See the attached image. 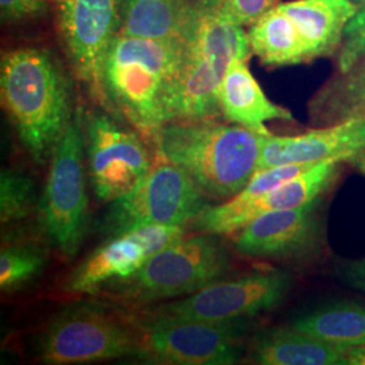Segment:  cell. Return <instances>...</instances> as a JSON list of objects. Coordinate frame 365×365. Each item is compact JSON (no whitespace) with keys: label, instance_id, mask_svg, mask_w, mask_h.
Returning <instances> with one entry per match:
<instances>
[{"label":"cell","instance_id":"1","mask_svg":"<svg viewBox=\"0 0 365 365\" xmlns=\"http://www.w3.org/2000/svg\"><path fill=\"white\" fill-rule=\"evenodd\" d=\"M1 105L29 155L46 163L73 120L72 90L52 53L25 46L4 53L0 63Z\"/></svg>","mask_w":365,"mask_h":365},{"label":"cell","instance_id":"2","mask_svg":"<svg viewBox=\"0 0 365 365\" xmlns=\"http://www.w3.org/2000/svg\"><path fill=\"white\" fill-rule=\"evenodd\" d=\"M252 56L245 27L225 18L218 0H202L182 36L180 58L164 103L165 123L220 115L218 93L227 69L235 60Z\"/></svg>","mask_w":365,"mask_h":365},{"label":"cell","instance_id":"3","mask_svg":"<svg viewBox=\"0 0 365 365\" xmlns=\"http://www.w3.org/2000/svg\"><path fill=\"white\" fill-rule=\"evenodd\" d=\"M262 135L230 122L173 120L157 143L161 158L185 170L207 197L226 202L255 176Z\"/></svg>","mask_w":365,"mask_h":365},{"label":"cell","instance_id":"4","mask_svg":"<svg viewBox=\"0 0 365 365\" xmlns=\"http://www.w3.org/2000/svg\"><path fill=\"white\" fill-rule=\"evenodd\" d=\"M182 45V38H141L118 33L106 51L98 93L143 134L157 138L165 125V96Z\"/></svg>","mask_w":365,"mask_h":365},{"label":"cell","instance_id":"5","mask_svg":"<svg viewBox=\"0 0 365 365\" xmlns=\"http://www.w3.org/2000/svg\"><path fill=\"white\" fill-rule=\"evenodd\" d=\"M232 257L215 235L182 238L161 249L122 286V295L137 302L182 298L221 280Z\"/></svg>","mask_w":365,"mask_h":365},{"label":"cell","instance_id":"6","mask_svg":"<svg viewBox=\"0 0 365 365\" xmlns=\"http://www.w3.org/2000/svg\"><path fill=\"white\" fill-rule=\"evenodd\" d=\"M206 197L185 170L163 158L133 190L108 203L102 232L111 238L146 225L184 226L209 207Z\"/></svg>","mask_w":365,"mask_h":365},{"label":"cell","instance_id":"7","mask_svg":"<svg viewBox=\"0 0 365 365\" xmlns=\"http://www.w3.org/2000/svg\"><path fill=\"white\" fill-rule=\"evenodd\" d=\"M84 149L86 134L80 118L75 117L51 157L49 176L37 207L39 225L66 257L78 253L88 223Z\"/></svg>","mask_w":365,"mask_h":365},{"label":"cell","instance_id":"8","mask_svg":"<svg viewBox=\"0 0 365 365\" xmlns=\"http://www.w3.org/2000/svg\"><path fill=\"white\" fill-rule=\"evenodd\" d=\"M143 344L130 329L95 306H73L57 315L38 339L39 360L45 364H88L141 357Z\"/></svg>","mask_w":365,"mask_h":365},{"label":"cell","instance_id":"9","mask_svg":"<svg viewBox=\"0 0 365 365\" xmlns=\"http://www.w3.org/2000/svg\"><path fill=\"white\" fill-rule=\"evenodd\" d=\"M141 330V357L165 364L232 365L241 359L247 324L150 315Z\"/></svg>","mask_w":365,"mask_h":365},{"label":"cell","instance_id":"10","mask_svg":"<svg viewBox=\"0 0 365 365\" xmlns=\"http://www.w3.org/2000/svg\"><path fill=\"white\" fill-rule=\"evenodd\" d=\"M291 274L274 269L218 280L179 299L161 303L152 315L196 321H235L279 307L292 288Z\"/></svg>","mask_w":365,"mask_h":365},{"label":"cell","instance_id":"11","mask_svg":"<svg viewBox=\"0 0 365 365\" xmlns=\"http://www.w3.org/2000/svg\"><path fill=\"white\" fill-rule=\"evenodd\" d=\"M86 155L93 194L103 203L129 192L153 167L138 134L102 113L87 118Z\"/></svg>","mask_w":365,"mask_h":365},{"label":"cell","instance_id":"12","mask_svg":"<svg viewBox=\"0 0 365 365\" xmlns=\"http://www.w3.org/2000/svg\"><path fill=\"white\" fill-rule=\"evenodd\" d=\"M324 195L294 209L265 212L237 232L235 249L248 257L306 261L327 245L322 215Z\"/></svg>","mask_w":365,"mask_h":365},{"label":"cell","instance_id":"13","mask_svg":"<svg viewBox=\"0 0 365 365\" xmlns=\"http://www.w3.org/2000/svg\"><path fill=\"white\" fill-rule=\"evenodd\" d=\"M344 163L346 161L339 158L325 160L255 199H229L218 206H209L194 221V227L207 235H232L265 212L294 209L312 202L334 184Z\"/></svg>","mask_w":365,"mask_h":365},{"label":"cell","instance_id":"14","mask_svg":"<svg viewBox=\"0 0 365 365\" xmlns=\"http://www.w3.org/2000/svg\"><path fill=\"white\" fill-rule=\"evenodd\" d=\"M184 235V226L146 225L111 237L72 272L66 280V289L91 294L103 284L126 280L157 252L180 241Z\"/></svg>","mask_w":365,"mask_h":365},{"label":"cell","instance_id":"15","mask_svg":"<svg viewBox=\"0 0 365 365\" xmlns=\"http://www.w3.org/2000/svg\"><path fill=\"white\" fill-rule=\"evenodd\" d=\"M122 0H73L60 4L58 26L78 78L98 93L102 60L118 34Z\"/></svg>","mask_w":365,"mask_h":365},{"label":"cell","instance_id":"16","mask_svg":"<svg viewBox=\"0 0 365 365\" xmlns=\"http://www.w3.org/2000/svg\"><path fill=\"white\" fill-rule=\"evenodd\" d=\"M364 155L365 117L351 118L298 135L264 134L256 172L330 158L352 163Z\"/></svg>","mask_w":365,"mask_h":365},{"label":"cell","instance_id":"17","mask_svg":"<svg viewBox=\"0 0 365 365\" xmlns=\"http://www.w3.org/2000/svg\"><path fill=\"white\" fill-rule=\"evenodd\" d=\"M299 30L309 63L336 57L359 7L351 0H291L279 4Z\"/></svg>","mask_w":365,"mask_h":365},{"label":"cell","instance_id":"18","mask_svg":"<svg viewBox=\"0 0 365 365\" xmlns=\"http://www.w3.org/2000/svg\"><path fill=\"white\" fill-rule=\"evenodd\" d=\"M221 115L226 122L249 130L268 134L271 120L292 122L291 111L276 105L264 93L259 81L249 69V60L238 58L227 69L218 93Z\"/></svg>","mask_w":365,"mask_h":365},{"label":"cell","instance_id":"19","mask_svg":"<svg viewBox=\"0 0 365 365\" xmlns=\"http://www.w3.org/2000/svg\"><path fill=\"white\" fill-rule=\"evenodd\" d=\"M202 0H122L119 34L152 39L182 38Z\"/></svg>","mask_w":365,"mask_h":365},{"label":"cell","instance_id":"20","mask_svg":"<svg viewBox=\"0 0 365 365\" xmlns=\"http://www.w3.org/2000/svg\"><path fill=\"white\" fill-rule=\"evenodd\" d=\"M349 349L315 339L292 327L261 333L252 361L261 365H349Z\"/></svg>","mask_w":365,"mask_h":365},{"label":"cell","instance_id":"21","mask_svg":"<svg viewBox=\"0 0 365 365\" xmlns=\"http://www.w3.org/2000/svg\"><path fill=\"white\" fill-rule=\"evenodd\" d=\"M313 128L365 117V57L346 72H334L307 105Z\"/></svg>","mask_w":365,"mask_h":365},{"label":"cell","instance_id":"22","mask_svg":"<svg viewBox=\"0 0 365 365\" xmlns=\"http://www.w3.org/2000/svg\"><path fill=\"white\" fill-rule=\"evenodd\" d=\"M252 54L272 68L309 63L299 30L279 6L248 29Z\"/></svg>","mask_w":365,"mask_h":365},{"label":"cell","instance_id":"23","mask_svg":"<svg viewBox=\"0 0 365 365\" xmlns=\"http://www.w3.org/2000/svg\"><path fill=\"white\" fill-rule=\"evenodd\" d=\"M291 327L345 349L365 346V303L324 304L297 317Z\"/></svg>","mask_w":365,"mask_h":365},{"label":"cell","instance_id":"24","mask_svg":"<svg viewBox=\"0 0 365 365\" xmlns=\"http://www.w3.org/2000/svg\"><path fill=\"white\" fill-rule=\"evenodd\" d=\"M38 207L36 184L19 170H1L0 175V220L1 223L22 221Z\"/></svg>","mask_w":365,"mask_h":365},{"label":"cell","instance_id":"25","mask_svg":"<svg viewBox=\"0 0 365 365\" xmlns=\"http://www.w3.org/2000/svg\"><path fill=\"white\" fill-rule=\"evenodd\" d=\"M45 265L43 255L31 245H14L0 253V288L15 291L33 282Z\"/></svg>","mask_w":365,"mask_h":365},{"label":"cell","instance_id":"26","mask_svg":"<svg viewBox=\"0 0 365 365\" xmlns=\"http://www.w3.org/2000/svg\"><path fill=\"white\" fill-rule=\"evenodd\" d=\"M365 57V4L359 7L345 29L344 38L336 56V72H346Z\"/></svg>","mask_w":365,"mask_h":365},{"label":"cell","instance_id":"27","mask_svg":"<svg viewBox=\"0 0 365 365\" xmlns=\"http://www.w3.org/2000/svg\"><path fill=\"white\" fill-rule=\"evenodd\" d=\"M280 3V0H218L222 15L235 25L244 27L252 26Z\"/></svg>","mask_w":365,"mask_h":365},{"label":"cell","instance_id":"28","mask_svg":"<svg viewBox=\"0 0 365 365\" xmlns=\"http://www.w3.org/2000/svg\"><path fill=\"white\" fill-rule=\"evenodd\" d=\"M334 272L344 286L365 294V257L339 261Z\"/></svg>","mask_w":365,"mask_h":365},{"label":"cell","instance_id":"29","mask_svg":"<svg viewBox=\"0 0 365 365\" xmlns=\"http://www.w3.org/2000/svg\"><path fill=\"white\" fill-rule=\"evenodd\" d=\"M42 0H0L3 21H19L36 15L43 9Z\"/></svg>","mask_w":365,"mask_h":365},{"label":"cell","instance_id":"30","mask_svg":"<svg viewBox=\"0 0 365 365\" xmlns=\"http://www.w3.org/2000/svg\"><path fill=\"white\" fill-rule=\"evenodd\" d=\"M349 365H365V346L352 348L348 352Z\"/></svg>","mask_w":365,"mask_h":365},{"label":"cell","instance_id":"31","mask_svg":"<svg viewBox=\"0 0 365 365\" xmlns=\"http://www.w3.org/2000/svg\"><path fill=\"white\" fill-rule=\"evenodd\" d=\"M352 3H354L357 7H361V6H364L365 0H351Z\"/></svg>","mask_w":365,"mask_h":365},{"label":"cell","instance_id":"32","mask_svg":"<svg viewBox=\"0 0 365 365\" xmlns=\"http://www.w3.org/2000/svg\"><path fill=\"white\" fill-rule=\"evenodd\" d=\"M60 4H66V3H71V1H73V0H57Z\"/></svg>","mask_w":365,"mask_h":365},{"label":"cell","instance_id":"33","mask_svg":"<svg viewBox=\"0 0 365 365\" xmlns=\"http://www.w3.org/2000/svg\"><path fill=\"white\" fill-rule=\"evenodd\" d=\"M42 1H45V0H42Z\"/></svg>","mask_w":365,"mask_h":365}]
</instances>
